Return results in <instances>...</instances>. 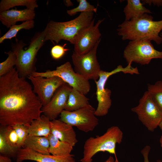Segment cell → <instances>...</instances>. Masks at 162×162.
I'll return each mask as SVG.
<instances>
[{"instance_id": "6da1fadb", "label": "cell", "mask_w": 162, "mask_h": 162, "mask_svg": "<svg viewBox=\"0 0 162 162\" xmlns=\"http://www.w3.org/2000/svg\"><path fill=\"white\" fill-rule=\"evenodd\" d=\"M42 104L31 85L20 77L15 68L0 77V123L3 126L17 124L28 127L39 118Z\"/></svg>"}, {"instance_id": "7a4b0ae2", "label": "cell", "mask_w": 162, "mask_h": 162, "mask_svg": "<svg viewBox=\"0 0 162 162\" xmlns=\"http://www.w3.org/2000/svg\"><path fill=\"white\" fill-rule=\"evenodd\" d=\"M153 17L145 14L129 21H125L118 26V35L122 40L145 39L154 41L157 44L162 42L160 35L162 30V20L154 21Z\"/></svg>"}, {"instance_id": "3957f363", "label": "cell", "mask_w": 162, "mask_h": 162, "mask_svg": "<svg viewBox=\"0 0 162 162\" xmlns=\"http://www.w3.org/2000/svg\"><path fill=\"white\" fill-rule=\"evenodd\" d=\"M93 15V12H82L75 19L67 22L50 21L46 27L45 42L50 40L58 44L65 40L74 44L82 32L91 24Z\"/></svg>"}, {"instance_id": "277c9868", "label": "cell", "mask_w": 162, "mask_h": 162, "mask_svg": "<svg viewBox=\"0 0 162 162\" xmlns=\"http://www.w3.org/2000/svg\"><path fill=\"white\" fill-rule=\"evenodd\" d=\"M46 31V27L42 32L35 34L25 50L23 48L26 44L23 42L17 41L13 45L12 51L16 57V68L20 77L26 78L36 71V56L45 42Z\"/></svg>"}, {"instance_id": "5b68a950", "label": "cell", "mask_w": 162, "mask_h": 162, "mask_svg": "<svg viewBox=\"0 0 162 162\" xmlns=\"http://www.w3.org/2000/svg\"><path fill=\"white\" fill-rule=\"evenodd\" d=\"M123 137V133L117 126L109 128L102 135L89 137L85 142L83 157L80 161L92 162L93 157L97 153L106 152L114 155L116 161L118 162L116 154V145L121 143Z\"/></svg>"}, {"instance_id": "8992f818", "label": "cell", "mask_w": 162, "mask_h": 162, "mask_svg": "<svg viewBox=\"0 0 162 162\" xmlns=\"http://www.w3.org/2000/svg\"><path fill=\"white\" fill-rule=\"evenodd\" d=\"M122 72L125 74H140L137 67H133L131 64H128L125 68L121 65L111 71L101 70L98 81L95 80L96 85V95L98 101V106L95 113L96 116H101L106 115L112 104L111 99V91L105 88V84L108 78L111 76L117 73Z\"/></svg>"}, {"instance_id": "52a82bcc", "label": "cell", "mask_w": 162, "mask_h": 162, "mask_svg": "<svg viewBox=\"0 0 162 162\" xmlns=\"http://www.w3.org/2000/svg\"><path fill=\"white\" fill-rule=\"evenodd\" d=\"M151 41L145 39L130 41L123 53L128 64H131L133 62L143 65L148 64L152 59H162V51L156 50Z\"/></svg>"}, {"instance_id": "ba28073f", "label": "cell", "mask_w": 162, "mask_h": 162, "mask_svg": "<svg viewBox=\"0 0 162 162\" xmlns=\"http://www.w3.org/2000/svg\"><path fill=\"white\" fill-rule=\"evenodd\" d=\"M31 75L46 78L55 76L59 77L72 88L84 95L89 92L91 88L89 80L75 71L68 62L57 67L55 70H48L45 72L35 71Z\"/></svg>"}, {"instance_id": "9c48e42d", "label": "cell", "mask_w": 162, "mask_h": 162, "mask_svg": "<svg viewBox=\"0 0 162 162\" xmlns=\"http://www.w3.org/2000/svg\"><path fill=\"white\" fill-rule=\"evenodd\" d=\"M131 110L137 114L139 119L151 132L159 127L162 119V112L148 91L144 92L138 105Z\"/></svg>"}, {"instance_id": "30bf717a", "label": "cell", "mask_w": 162, "mask_h": 162, "mask_svg": "<svg viewBox=\"0 0 162 162\" xmlns=\"http://www.w3.org/2000/svg\"><path fill=\"white\" fill-rule=\"evenodd\" d=\"M94 108L89 104L77 110L70 112L64 110L60 114V119L79 130L88 133L93 131L99 124Z\"/></svg>"}, {"instance_id": "8fae6325", "label": "cell", "mask_w": 162, "mask_h": 162, "mask_svg": "<svg viewBox=\"0 0 162 162\" xmlns=\"http://www.w3.org/2000/svg\"><path fill=\"white\" fill-rule=\"evenodd\" d=\"M100 40V39L94 47L87 53L81 55L74 52L71 56L75 71L88 80L95 81L99 78L101 70L96 53Z\"/></svg>"}, {"instance_id": "7c38bea8", "label": "cell", "mask_w": 162, "mask_h": 162, "mask_svg": "<svg viewBox=\"0 0 162 162\" xmlns=\"http://www.w3.org/2000/svg\"><path fill=\"white\" fill-rule=\"evenodd\" d=\"M27 78L33 84V92L37 94L43 106L50 101L59 88L66 83L61 78L56 76L46 78L30 75Z\"/></svg>"}, {"instance_id": "4fadbf2b", "label": "cell", "mask_w": 162, "mask_h": 162, "mask_svg": "<svg viewBox=\"0 0 162 162\" xmlns=\"http://www.w3.org/2000/svg\"><path fill=\"white\" fill-rule=\"evenodd\" d=\"M94 18L90 26L79 35L74 45V51L79 55L87 53L94 46L101 35L99 27L104 19L99 20L94 24Z\"/></svg>"}, {"instance_id": "5bb4252c", "label": "cell", "mask_w": 162, "mask_h": 162, "mask_svg": "<svg viewBox=\"0 0 162 162\" xmlns=\"http://www.w3.org/2000/svg\"><path fill=\"white\" fill-rule=\"evenodd\" d=\"M72 88L67 83L59 88L50 101L46 105L43 106L41 110L44 115L49 118L51 121L56 119L64 110Z\"/></svg>"}, {"instance_id": "9a60e30c", "label": "cell", "mask_w": 162, "mask_h": 162, "mask_svg": "<svg viewBox=\"0 0 162 162\" xmlns=\"http://www.w3.org/2000/svg\"><path fill=\"white\" fill-rule=\"evenodd\" d=\"M74 156V155L71 154L63 156L44 154L29 148L24 147L18 150L16 160V162H22L25 160L37 162H75Z\"/></svg>"}, {"instance_id": "2e32d148", "label": "cell", "mask_w": 162, "mask_h": 162, "mask_svg": "<svg viewBox=\"0 0 162 162\" xmlns=\"http://www.w3.org/2000/svg\"><path fill=\"white\" fill-rule=\"evenodd\" d=\"M35 16L34 10L27 8L23 10L12 9L0 13V21L8 28L15 25L18 21L33 20Z\"/></svg>"}, {"instance_id": "e0dca14e", "label": "cell", "mask_w": 162, "mask_h": 162, "mask_svg": "<svg viewBox=\"0 0 162 162\" xmlns=\"http://www.w3.org/2000/svg\"><path fill=\"white\" fill-rule=\"evenodd\" d=\"M51 133L61 141L67 142L73 147L77 142L76 133L73 126L60 119L51 121Z\"/></svg>"}, {"instance_id": "ac0fdd59", "label": "cell", "mask_w": 162, "mask_h": 162, "mask_svg": "<svg viewBox=\"0 0 162 162\" xmlns=\"http://www.w3.org/2000/svg\"><path fill=\"white\" fill-rule=\"evenodd\" d=\"M51 120L44 115L34 120L28 127V132L31 136L48 137L51 134Z\"/></svg>"}, {"instance_id": "d6986e66", "label": "cell", "mask_w": 162, "mask_h": 162, "mask_svg": "<svg viewBox=\"0 0 162 162\" xmlns=\"http://www.w3.org/2000/svg\"><path fill=\"white\" fill-rule=\"evenodd\" d=\"M124 9L125 21H128L139 17L145 14H151L150 10L143 6L140 0H127Z\"/></svg>"}, {"instance_id": "ffe728a7", "label": "cell", "mask_w": 162, "mask_h": 162, "mask_svg": "<svg viewBox=\"0 0 162 162\" xmlns=\"http://www.w3.org/2000/svg\"><path fill=\"white\" fill-rule=\"evenodd\" d=\"M50 145L48 137L28 135L25 142L24 147L29 148L42 154H49Z\"/></svg>"}, {"instance_id": "44dd1931", "label": "cell", "mask_w": 162, "mask_h": 162, "mask_svg": "<svg viewBox=\"0 0 162 162\" xmlns=\"http://www.w3.org/2000/svg\"><path fill=\"white\" fill-rule=\"evenodd\" d=\"M89 99L78 90L72 88L64 110L71 112L84 107L89 104Z\"/></svg>"}, {"instance_id": "7402d4cb", "label": "cell", "mask_w": 162, "mask_h": 162, "mask_svg": "<svg viewBox=\"0 0 162 162\" xmlns=\"http://www.w3.org/2000/svg\"><path fill=\"white\" fill-rule=\"evenodd\" d=\"M50 142L49 152L52 155L63 156L70 154L73 146L61 141L51 133L48 137Z\"/></svg>"}, {"instance_id": "603a6c76", "label": "cell", "mask_w": 162, "mask_h": 162, "mask_svg": "<svg viewBox=\"0 0 162 162\" xmlns=\"http://www.w3.org/2000/svg\"><path fill=\"white\" fill-rule=\"evenodd\" d=\"M16 6H26L27 8L34 10L38 5L36 0H2L0 3V13Z\"/></svg>"}, {"instance_id": "cb8c5ba5", "label": "cell", "mask_w": 162, "mask_h": 162, "mask_svg": "<svg viewBox=\"0 0 162 162\" xmlns=\"http://www.w3.org/2000/svg\"><path fill=\"white\" fill-rule=\"evenodd\" d=\"M34 26V21L33 20L26 21L20 25L12 26L10 28L9 30L6 33L0 38V43H2L5 40H11L14 37L16 38L17 42V40L16 35L19 31L23 29L29 30L33 28Z\"/></svg>"}, {"instance_id": "d4e9b609", "label": "cell", "mask_w": 162, "mask_h": 162, "mask_svg": "<svg viewBox=\"0 0 162 162\" xmlns=\"http://www.w3.org/2000/svg\"><path fill=\"white\" fill-rule=\"evenodd\" d=\"M148 91L162 112V81H158L153 84H148Z\"/></svg>"}, {"instance_id": "484cf974", "label": "cell", "mask_w": 162, "mask_h": 162, "mask_svg": "<svg viewBox=\"0 0 162 162\" xmlns=\"http://www.w3.org/2000/svg\"><path fill=\"white\" fill-rule=\"evenodd\" d=\"M5 140L7 144L12 149L17 152L18 146V138L12 126H7L3 131Z\"/></svg>"}, {"instance_id": "4316f807", "label": "cell", "mask_w": 162, "mask_h": 162, "mask_svg": "<svg viewBox=\"0 0 162 162\" xmlns=\"http://www.w3.org/2000/svg\"><path fill=\"white\" fill-rule=\"evenodd\" d=\"M4 53L7 54L8 56L4 61L0 63V77L9 72L16 64V57L13 51Z\"/></svg>"}, {"instance_id": "83f0119b", "label": "cell", "mask_w": 162, "mask_h": 162, "mask_svg": "<svg viewBox=\"0 0 162 162\" xmlns=\"http://www.w3.org/2000/svg\"><path fill=\"white\" fill-rule=\"evenodd\" d=\"M79 5L76 7L67 10V13L70 16L75 15L78 12L96 13L97 8L90 4L86 0H77Z\"/></svg>"}, {"instance_id": "f1b7e54d", "label": "cell", "mask_w": 162, "mask_h": 162, "mask_svg": "<svg viewBox=\"0 0 162 162\" xmlns=\"http://www.w3.org/2000/svg\"><path fill=\"white\" fill-rule=\"evenodd\" d=\"M12 127L18 136L19 149L24 147L25 142L29 135L28 127L20 124L15 125Z\"/></svg>"}, {"instance_id": "f546056e", "label": "cell", "mask_w": 162, "mask_h": 162, "mask_svg": "<svg viewBox=\"0 0 162 162\" xmlns=\"http://www.w3.org/2000/svg\"><path fill=\"white\" fill-rule=\"evenodd\" d=\"M0 153L2 155L13 157L17 154V152L10 148L5 140L3 132L2 130L0 133Z\"/></svg>"}, {"instance_id": "4dcf8cb0", "label": "cell", "mask_w": 162, "mask_h": 162, "mask_svg": "<svg viewBox=\"0 0 162 162\" xmlns=\"http://www.w3.org/2000/svg\"><path fill=\"white\" fill-rule=\"evenodd\" d=\"M66 44H64L63 46L57 45L52 47L50 51L52 58L55 60H58L63 57L66 52L69 50V49L64 48Z\"/></svg>"}, {"instance_id": "1f68e13d", "label": "cell", "mask_w": 162, "mask_h": 162, "mask_svg": "<svg viewBox=\"0 0 162 162\" xmlns=\"http://www.w3.org/2000/svg\"><path fill=\"white\" fill-rule=\"evenodd\" d=\"M150 149L151 147L150 146H146L141 151V153L143 156L144 162H149L148 155Z\"/></svg>"}, {"instance_id": "d6a6232c", "label": "cell", "mask_w": 162, "mask_h": 162, "mask_svg": "<svg viewBox=\"0 0 162 162\" xmlns=\"http://www.w3.org/2000/svg\"><path fill=\"white\" fill-rule=\"evenodd\" d=\"M142 1L143 5L146 4L150 5L152 4L158 6H162V0H144Z\"/></svg>"}, {"instance_id": "836d02e7", "label": "cell", "mask_w": 162, "mask_h": 162, "mask_svg": "<svg viewBox=\"0 0 162 162\" xmlns=\"http://www.w3.org/2000/svg\"><path fill=\"white\" fill-rule=\"evenodd\" d=\"M0 162H12L10 157L0 154Z\"/></svg>"}, {"instance_id": "e575fe53", "label": "cell", "mask_w": 162, "mask_h": 162, "mask_svg": "<svg viewBox=\"0 0 162 162\" xmlns=\"http://www.w3.org/2000/svg\"><path fill=\"white\" fill-rule=\"evenodd\" d=\"M104 162H116L115 160L111 156H110L109 157V158L105 161H104Z\"/></svg>"}, {"instance_id": "d590c367", "label": "cell", "mask_w": 162, "mask_h": 162, "mask_svg": "<svg viewBox=\"0 0 162 162\" xmlns=\"http://www.w3.org/2000/svg\"><path fill=\"white\" fill-rule=\"evenodd\" d=\"M160 142L161 147L162 148V134L160 139Z\"/></svg>"}, {"instance_id": "8d00e7d4", "label": "cell", "mask_w": 162, "mask_h": 162, "mask_svg": "<svg viewBox=\"0 0 162 162\" xmlns=\"http://www.w3.org/2000/svg\"><path fill=\"white\" fill-rule=\"evenodd\" d=\"M159 127L162 131V119L159 124Z\"/></svg>"}, {"instance_id": "74e56055", "label": "cell", "mask_w": 162, "mask_h": 162, "mask_svg": "<svg viewBox=\"0 0 162 162\" xmlns=\"http://www.w3.org/2000/svg\"><path fill=\"white\" fill-rule=\"evenodd\" d=\"M157 162H162V160H157Z\"/></svg>"}, {"instance_id": "f35d334b", "label": "cell", "mask_w": 162, "mask_h": 162, "mask_svg": "<svg viewBox=\"0 0 162 162\" xmlns=\"http://www.w3.org/2000/svg\"><path fill=\"white\" fill-rule=\"evenodd\" d=\"M160 36L162 38V30L160 33Z\"/></svg>"}, {"instance_id": "ab89813d", "label": "cell", "mask_w": 162, "mask_h": 162, "mask_svg": "<svg viewBox=\"0 0 162 162\" xmlns=\"http://www.w3.org/2000/svg\"></svg>"}]
</instances>
